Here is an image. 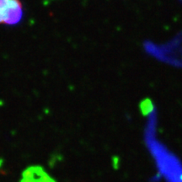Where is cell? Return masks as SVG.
Wrapping results in <instances>:
<instances>
[{"label": "cell", "instance_id": "obj_1", "mask_svg": "<svg viewBox=\"0 0 182 182\" xmlns=\"http://www.w3.org/2000/svg\"><path fill=\"white\" fill-rule=\"evenodd\" d=\"M1 24L15 25L23 18V9L19 0H9L7 4L0 8Z\"/></svg>", "mask_w": 182, "mask_h": 182}, {"label": "cell", "instance_id": "obj_2", "mask_svg": "<svg viewBox=\"0 0 182 182\" xmlns=\"http://www.w3.org/2000/svg\"><path fill=\"white\" fill-rule=\"evenodd\" d=\"M181 1H182V0H181Z\"/></svg>", "mask_w": 182, "mask_h": 182}]
</instances>
